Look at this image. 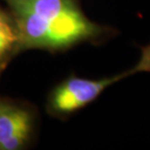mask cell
<instances>
[{
    "mask_svg": "<svg viewBox=\"0 0 150 150\" xmlns=\"http://www.w3.org/2000/svg\"><path fill=\"white\" fill-rule=\"evenodd\" d=\"M34 111L28 104L0 97V150H22L33 139Z\"/></svg>",
    "mask_w": 150,
    "mask_h": 150,
    "instance_id": "3957f363",
    "label": "cell"
},
{
    "mask_svg": "<svg viewBox=\"0 0 150 150\" xmlns=\"http://www.w3.org/2000/svg\"><path fill=\"white\" fill-rule=\"evenodd\" d=\"M142 55L134 67L122 73L101 79H88L70 75L56 85L48 95L46 110L51 116L67 119L85 108L114 83L139 72H150V44L139 46Z\"/></svg>",
    "mask_w": 150,
    "mask_h": 150,
    "instance_id": "7a4b0ae2",
    "label": "cell"
},
{
    "mask_svg": "<svg viewBox=\"0 0 150 150\" xmlns=\"http://www.w3.org/2000/svg\"><path fill=\"white\" fill-rule=\"evenodd\" d=\"M13 16L23 51L64 52L82 43L100 45L119 33L90 20L79 0H4Z\"/></svg>",
    "mask_w": 150,
    "mask_h": 150,
    "instance_id": "6da1fadb",
    "label": "cell"
},
{
    "mask_svg": "<svg viewBox=\"0 0 150 150\" xmlns=\"http://www.w3.org/2000/svg\"><path fill=\"white\" fill-rule=\"evenodd\" d=\"M23 51L22 39L13 16L9 10L0 7V74Z\"/></svg>",
    "mask_w": 150,
    "mask_h": 150,
    "instance_id": "277c9868",
    "label": "cell"
}]
</instances>
